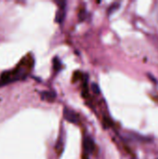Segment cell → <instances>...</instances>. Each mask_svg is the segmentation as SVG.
Instances as JSON below:
<instances>
[{
  "label": "cell",
  "mask_w": 158,
  "mask_h": 159,
  "mask_svg": "<svg viewBox=\"0 0 158 159\" xmlns=\"http://www.w3.org/2000/svg\"><path fill=\"white\" fill-rule=\"evenodd\" d=\"M32 66H33L32 59L31 60L30 59L29 60L22 59L21 62L16 68L2 74V75L0 76V87L7 85L8 83L17 81V80L25 78L29 70L32 69Z\"/></svg>",
  "instance_id": "cell-1"
},
{
  "label": "cell",
  "mask_w": 158,
  "mask_h": 159,
  "mask_svg": "<svg viewBox=\"0 0 158 159\" xmlns=\"http://www.w3.org/2000/svg\"><path fill=\"white\" fill-rule=\"evenodd\" d=\"M63 116H64V118L70 122V123H74V124H77L79 122V116L76 113H74V111L70 110V109H67L65 108L64 111H63Z\"/></svg>",
  "instance_id": "cell-2"
},
{
  "label": "cell",
  "mask_w": 158,
  "mask_h": 159,
  "mask_svg": "<svg viewBox=\"0 0 158 159\" xmlns=\"http://www.w3.org/2000/svg\"><path fill=\"white\" fill-rule=\"evenodd\" d=\"M84 149H85V152L88 153V154H90L94 151L95 149V143H94V141L91 137L88 136L85 138L84 140Z\"/></svg>",
  "instance_id": "cell-3"
},
{
  "label": "cell",
  "mask_w": 158,
  "mask_h": 159,
  "mask_svg": "<svg viewBox=\"0 0 158 159\" xmlns=\"http://www.w3.org/2000/svg\"><path fill=\"white\" fill-rule=\"evenodd\" d=\"M65 14H66L65 7H61V8H59V10H58L57 13H56V18H55L56 21H57L58 23H61V22L63 21L64 18H65Z\"/></svg>",
  "instance_id": "cell-4"
},
{
  "label": "cell",
  "mask_w": 158,
  "mask_h": 159,
  "mask_svg": "<svg viewBox=\"0 0 158 159\" xmlns=\"http://www.w3.org/2000/svg\"><path fill=\"white\" fill-rule=\"evenodd\" d=\"M41 97L47 102H52L56 98V93L54 91H44L41 93Z\"/></svg>",
  "instance_id": "cell-5"
},
{
  "label": "cell",
  "mask_w": 158,
  "mask_h": 159,
  "mask_svg": "<svg viewBox=\"0 0 158 159\" xmlns=\"http://www.w3.org/2000/svg\"><path fill=\"white\" fill-rule=\"evenodd\" d=\"M120 4L119 3H114L113 5H111L108 8V14H112L113 12H115L116 9H118Z\"/></svg>",
  "instance_id": "cell-6"
},
{
  "label": "cell",
  "mask_w": 158,
  "mask_h": 159,
  "mask_svg": "<svg viewBox=\"0 0 158 159\" xmlns=\"http://www.w3.org/2000/svg\"><path fill=\"white\" fill-rule=\"evenodd\" d=\"M53 66H54V69H55L56 71H58V70L61 69V61H60L57 58H55V59L53 60Z\"/></svg>",
  "instance_id": "cell-7"
},
{
  "label": "cell",
  "mask_w": 158,
  "mask_h": 159,
  "mask_svg": "<svg viewBox=\"0 0 158 159\" xmlns=\"http://www.w3.org/2000/svg\"><path fill=\"white\" fill-rule=\"evenodd\" d=\"M91 89H92V90H93L95 93H100V88H99V86H98L96 83H93V84L91 85Z\"/></svg>",
  "instance_id": "cell-8"
}]
</instances>
